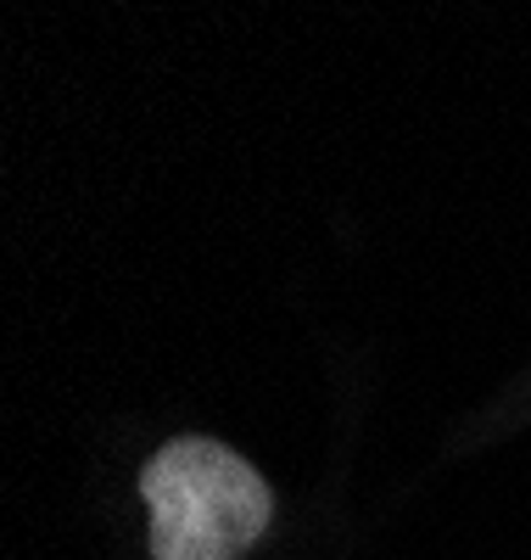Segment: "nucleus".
Masks as SVG:
<instances>
[{"instance_id": "f257e3e1", "label": "nucleus", "mask_w": 531, "mask_h": 560, "mask_svg": "<svg viewBox=\"0 0 531 560\" xmlns=\"http://www.w3.org/2000/svg\"><path fill=\"white\" fill-rule=\"evenodd\" d=\"M152 560H240L274 522V493L219 438H174L140 465Z\"/></svg>"}]
</instances>
